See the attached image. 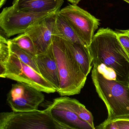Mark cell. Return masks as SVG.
Listing matches in <instances>:
<instances>
[{"label": "cell", "instance_id": "6da1fadb", "mask_svg": "<svg viewBox=\"0 0 129 129\" xmlns=\"http://www.w3.org/2000/svg\"><path fill=\"white\" fill-rule=\"evenodd\" d=\"M89 48L93 64H104L115 72L116 81L128 86L129 58L115 31L109 28H100Z\"/></svg>", "mask_w": 129, "mask_h": 129}, {"label": "cell", "instance_id": "7a4b0ae2", "mask_svg": "<svg viewBox=\"0 0 129 129\" xmlns=\"http://www.w3.org/2000/svg\"><path fill=\"white\" fill-rule=\"evenodd\" d=\"M52 44L59 77L58 93L62 96L79 94L85 85L87 76L62 38L53 35Z\"/></svg>", "mask_w": 129, "mask_h": 129}, {"label": "cell", "instance_id": "3957f363", "mask_svg": "<svg viewBox=\"0 0 129 129\" xmlns=\"http://www.w3.org/2000/svg\"><path fill=\"white\" fill-rule=\"evenodd\" d=\"M93 83L108 111L106 123L117 119H129V87L116 80L108 79L93 66Z\"/></svg>", "mask_w": 129, "mask_h": 129}, {"label": "cell", "instance_id": "277c9868", "mask_svg": "<svg viewBox=\"0 0 129 129\" xmlns=\"http://www.w3.org/2000/svg\"><path fill=\"white\" fill-rule=\"evenodd\" d=\"M71 129L54 118L48 108L42 111L3 112L0 114V129Z\"/></svg>", "mask_w": 129, "mask_h": 129}, {"label": "cell", "instance_id": "5b68a950", "mask_svg": "<svg viewBox=\"0 0 129 129\" xmlns=\"http://www.w3.org/2000/svg\"><path fill=\"white\" fill-rule=\"evenodd\" d=\"M5 78L27 84L46 93L56 92L55 89L40 74L23 62L11 51L6 66Z\"/></svg>", "mask_w": 129, "mask_h": 129}, {"label": "cell", "instance_id": "8992f818", "mask_svg": "<svg viewBox=\"0 0 129 129\" xmlns=\"http://www.w3.org/2000/svg\"><path fill=\"white\" fill-rule=\"evenodd\" d=\"M84 45L89 46L100 20L74 4H69L59 11Z\"/></svg>", "mask_w": 129, "mask_h": 129}, {"label": "cell", "instance_id": "52a82bcc", "mask_svg": "<svg viewBox=\"0 0 129 129\" xmlns=\"http://www.w3.org/2000/svg\"><path fill=\"white\" fill-rule=\"evenodd\" d=\"M30 13L19 11L13 6L6 7L0 14V27L7 38L24 33L33 24L56 12Z\"/></svg>", "mask_w": 129, "mask_h": 129}, {"label": "cell", "instance_id": "ba28073f", "mask_svg": "<svg viewBox=\"0 0 129 129\" xmlns=\"http://www.w3.org/2000/svg\"><path fill=\"white\" fill-rule=\"evenodd\" d=\"M43 92L27 84L18 82L12 84L7 101L13 111H35L38 110L40 104L44 101Z\"/></svg>", "mask_w": 129, "mask_h": 129}, {"label": "cell", "instance_id": "9c48e42d", "mask_svg": "<svg viewBox=\"0 0 129 129\" xmlns=\"http://www.w3.org/2000/svg\"><path fill=\"white\" fill-rule=\"evenodd\" d=\"M58 12L35 22L24 33L33 41L37 55L46 52L52 44Z\"/></svg>", "mask_w": 129, "mask_h": 129}, {"label": "cell", "instance_id": "30bf717a", "mask_svg": "<svg viewBox=\"0 0 129 129\" xmlns=\"http://www.w3.org/2000/svg\"><path fill=\"white\" fill-rule=\"evenodd\" d=\"M36 60L40 74L58 92L60 89V83L57 63L52 44L46 52L37 55Z\"/></svg>", "mask_w": 129, "mask_h": 129}, {"label": "cell", "instance_id": "8fae6325", "mask_svg": "<svg viewBox=\"0 0 129 129\" xmlns=\"http://www.w3.org/2000/svg\"><path fill=\"white\" fill-rule=\"evenodd\" d=\"M64 0H13V6L19 11L30 13L56 12Z\"/></svg>", "mask_w": 129, "mask_h": 129}, {"label": "cell", "instance_id": "7c38bea8", "mask_svg": "<svg viewBox=\"0 0 129 129\" xmlns=\"http://www.w3.org/2000/svg\"><path fill=\"white\" fill-rule=\"evenodd\" d=\"M47 108L54 118L68 125L71 129H93L88 123L81 119L71 110L54 100Z\"/></svg>", "mask_w": 129, "mask_h": 129}, {"label": "cell", "instance_id": "4fadbf2b", "mask_svg": "<svg viewBox=\"0 0 129 129\" xmlns=\"http://www.w3.org/2000/svg\"><path fill=\"white\" fill-rule=\"evenodd\" d=\"M63 40L73 53L83 73L87 77L92 69V63L89 47L81 44L74 43L64 39Z\"/></svg>", "mask_w": 129, "mask_h": 129}, {"label": "cell", "instance_id": "5bb4252c", "mask_svg": "<svg viewBox=\"0 0 129 129\" xmlns=\"http://www.w3.org/2000/svg\"><path fill=\"white\" fill-rule=\"evenodd\" d=\"M62 106L71 110L81 119L88 123L93 129H95L93 123V118L91 112L83 104L74 99L66 96L53 100Z\"/></svg>", "mask_w": 129, "mask_h": 129}, {"label": "cell", "instance_id": "9a60e30c", "mask_svg": "<svg viewBox=\"0 0 129 129\" xmlns=\"http://www.w3.org/2000/svg\"><path fill=\"white\" fill-rule=\"evenodd\" d=\"M59 12L57 14L53 35L74 43L84 45L71 25L60 15Z\"/></svg>", "mask_w": 129, "mask_h": 129}, {"label": "cell", "instance_id": "2e32d148", "mask_svg": "<svg viewBox=\"0 0 129 129\" xmlns=\"http://www.w3.org/2000/svg\"><path fill=\"white\" fill-rule=\"evenodd\" d=\"M9 44L11 52L15 54L23 62L40 74L35 56L12 43L10 40H9Z\"/></svg>", "mask_w": 129, "mask_h": 129}, {"label": "cell", "instance_id": "e0dca14e", "mask_svg": "<svg viewBox=\"0 0 129 129\" xmlns=\"http://www.w3.org/2000/svg\"><path fill=\"white\" fill-rule=\"evenodd\" d=\"M9 40L1 34L0 36V77L5 78L6 66L10 55Z\"/></svg>", "mask_w": 129, "mask_h": 129}, {"label": "cell", "instance_id": "ac0fdd59", "mask_svg": "<svg viewBox=\"0 0 129 129\" xmlns=\"http://www.w3.org/2000/svg\"><path fill=\"white\" fill-rule=\"evenodd\" d=\"M12 43L36 57L37 51L33 41L28 35L25 33L20 34L16 38L10 40Z\"/></svg>", "mask_w": 129, "mask_h": 129}, {"label": "cell", "instance_id": "d6986e66", "mask_svg": "<svg viewBox=\"0 0 129 129\" xmlns=\"http://www.w3.org/2000/svg\"><path fill=\"white\" fill-rule=\"evenodd\" d=\"M98 129H129V119H117L108 123L103 122L95 127Z\"/></svg>", "mask_w": 129, "mask_h": 129}, {"label": "cell", "instance_id": "ffe728a7", "mask_svg": "<svg viewBox=\"0 0 129 129\" xmlns=\"http://www.w3.org/2000/svg\"><path fill=\"white\" fill-rule=\"evenodd\" d=\"M117 37L129 58V30L115 31Z\"/></svg>", "mask_w": 129, "mask_h": 129}, {"label": "cell", "instance_id": "44dd1931", "mask_svg": "<svg viewBox=\"0 0 129 129\" xmlns=\"http://www.w3.org/2000/svg\"><path fill=\"white\" fill-rule=\"evenodd\" d=\"M93 66L96 67L100 73L108 79L116 80V75L112 69L108 68L103 64H95Z\"/></svg>", "mask_w": 129, "mask_h": 129}, {"label": "cell", "instance_id": "7402d4cb", "mask_svg": "<svg viewBox=\"0 0 129 129\" xmlns=\"http://www.w3.org/2000/svg\"><path fill=\"white\" fill-rule=\"evenodd\" d=\"M67 1L72 4L77 5L81 0H67Z\"/></svg>", "mask_w": 129, "mask_h": 129}, {"label": "cell", "instance_id": "603a6c76", "mask_svg": "<svg viewBox=\"0 0 129 129\" xmlns=\"http://www.w3.org/2000/svg\"><path fill=\"white\" fill-rule=\"evenodd\" d=\"M7 0H0V8H2V7L6 3Z\"/></svg>", "mask_w": 129, "mask_h": 129}, {"label": "cell", "instance_id": "cb8c5ba5", "mask_svg": "<svg viewBox=\"0 0 129 129\" xmlns=\"http://www.w3.org/2000/svg\"><path fill=\"white\" fill-rule=\"evenodd\" d=\"M124 1H126L127 3H128V4H129V0H123Z\"/></svg>", "mask_w": 129, "mask_h": 129}, {"label": "cell", "instance_id": "d4e9b609", "mask_svg": "<svg viewBox=\"0 0 129 129\" xmlns=\"http://www.w3.org/2000/svg\"><path fill=\"white\" fill-rule=\"evenodd\" d=\"M128 87H129V84H128Z\"/></svg>", "mask_w": 129, "mask_h": 129}, {"label": "cell", "instance_id": "484cf974", "mask_svg": "<svg viewBox=\"0 0 129 129\" xmlns=\"http://www.w3.org/2000/svg\"></svg>", "mask_w": 129, "mask_h": 129}]
</instances>
